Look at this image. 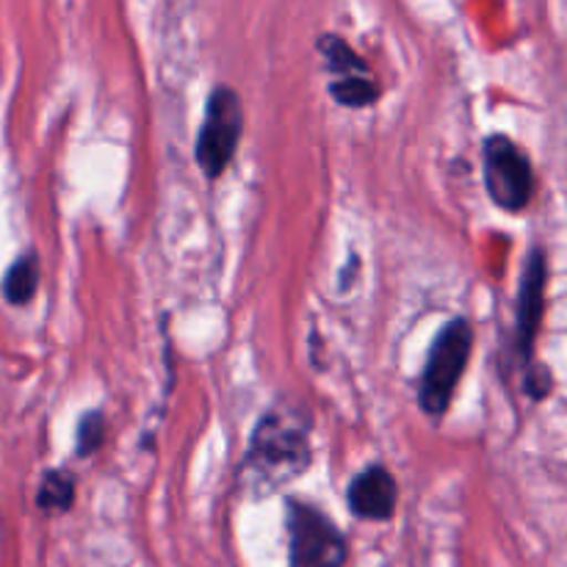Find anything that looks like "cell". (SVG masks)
Masks as SVG:
<instances>
[{
    "label": "cell",
    "mask_w": 567,
    "mask_h": 567,
    "mask_svg": "<svg viewBox=\"0 0 567 567\" xmlns=\"http://www.w3.org/2000/svg\"><path fill=\"white\" fill-rule=\"evenodd\" d=\"M105 443V419L100 410H92L81 419L75 432V454L78 457H92L94 452H100V446Z\"/></svg>",
    "instance_id": "obj_12"
},
{
    "label": "cell",
    "mask_w": 567,
    "mask_h": 567,
    "mask_svg": "<svg viewBox=\"0 0 567 567\" xmlns=\"http://www.w3.org/2000/svg\"><path fill=\"white\" fill-rule=\"evenodd\" d=\"M288 567H347L349 546L332 518L310 504L288 502Z\"/></svg>",
    "instance_id": "obj_3"
},
{
    "label": "cell",
    "mask_w": 567,
    "mask_h": 567,
    "mask_svg": "<svg viewBox=\"0 0 567 567\" xmlns=\"http://www.w3.org/2000/svg\"><path fill=\"white\" fill-rule=\"evenodd\" d=\"M244 114L241 100L230 86H216L205 105L203 125H199L197 144H194V158L208 181L225 175L236 155L238 138H241Z\"/></svg>",
    "instance_id": "obj_4"
},
{
    "label": "cell",
    "mask_w": 567,
    "mask_h": 567,
    "mask_svg": "<svg viewBox=\"0 0 567 567\" xmlns=\"http://www.w3.org/2000/svg\"><path fill=\"white\" fill-rule=\"evenodd\" d=\"M543 297H546V258H543L540 249H535L532 258L526 260L518 297V343L524 358L532 354V343H535L537 327H540Z\"/></svg>",
    "instance_id": "obj_7"
},
{
    "label": "cell",
    "mask_w": 567,
    "mask_h": 567,
    "mask_svg": "<svg viewBox=\"0 0 567 567\" xmlns=\"http://www.w3.org/2000/svg\"><path fill=\"white\" fill-rule=\"evenodd\" d=\"M308 465L310 419L291 404H277L255 426L238 476L247 491L266 496L302 476Z\"/></svg>",
    "instance_id": "obj_1"
},
{
    "label": "cell",
    "mask_w": 567,
    "mask_h": 567,
    "mask_svg": "<svg viewBox=\"0 0 567 567\" xmlns=\"http://www.w3.org/2000/svg\"><path fill=\"white\" fill-rule=\"evenodd\" d=\"M39 288V258L37 252H22L3 275V297L14 308H25Z\"/></svg>",
    "instance_id": "obj_8"
},
{
    "label": "cell",
    "mask_w": 567,
    "mask_h": 567,
    "mask_svg": "<svg viewBox=\"0 0 567 567\" xmlns=\"http://www.w3.org/2000/svg\"><path fill=\"white\" fill-rule=\"evenodd\" d=\"M330 94L336 97V103L349 105V109H363L380 97V86L369 75H349L330 83Z\"/></svg>",
    "instance_id": "obj_11"
},
{
    "label": "cell",
    "mask_w": 567,
    "mask_h": 567,
    "mask_svg": "<svg viewBox=\"0 0 567 567\" xmlns=\"http://www.w3.org/2000/svg\"><path fill=\"white\" fill-rule=\"evenodd\" d=\"M396 480L382 465H369L349 482L347 504L363 520H391L396 513Z\"/></svg>",
    "instance_id": "obj_6"
},
{
    "label": "cell",
    "mask_w": 567,
    "mask_h": 567,
    "mask_svg": "<svg viewBox=\"0 0 567 567\" xmlns=\"http://www.w3.org/2000/svg\"><path fill=\"white\" fill-rule=\"evenodd\" d=\"M471 349H474V330H471L468 319H452L437 332L419 388V402L426 415L437 419L446 413L454 391L468 369Z\"/></svg>",
    "instance_id": "obj_2"
},
{
    "label": "cell",
    "mask_w": 567,
    "mask_h": 567,
    "mask_svg": "<svg viewBox=\"0 0 567 567\" xmlns=\"http://www.w3.org/2000/svg\"><path fill=\"white\" fill-rule=\"evenodd\" d=\"M482 166H485V188L498 208L518 214L532 203L535 172L513 138L493 133L482 147Z\"/></svg>",
    "instance_id": "obj_5"
},
{
    "label": "cell",
    "mask_w": 567,
    "mask_h": 567,
    "mask_svg": "<svg viewBox=\"0 0 567 567\" xmlns=\"http://www.w3.org/2000/svg\"><path fill=\"white\" fill-rule=\"evenodd\" d=\"M72 504H75V480H72L70 471H48L42 476V485H39L37 507L48 515H61L70 513Z\"/></svg>",
    "instance_id": "obj_9"
},
{
    "label": "cell",
    "mask_w": 567,
    "mask_h": 567,
    "mask_svg": "<svg viewBox=\"0 0 567 567\" xmlns=\"http://www.w3.org/2000/svg\"><path fill=\"white\" fill-rule=\"evenodd\" d=\"M319 53L327 59V66H330L332 72H338L341 78L365 75V72H369V64H365L341 37H321Z\"/></svg>",
    "instance_id": "obj_10"
}]
</instances>
